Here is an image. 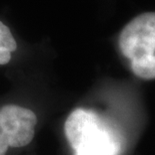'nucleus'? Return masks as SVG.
I'll return each mask as SVG.
<instances>
[{
  "instance_id": "nucleus-1",
  "label": "nucleus",
  "mask_w": 155,
  "mask_h": 155,
  "mask_svg": "<svg viewBox=\"0 0 155 155\" xmlns=\"http://www.w3.org/2000/svg\"><path fill=\"white\" fill-rule=\"evenodd\" d=\"M64 134L73 155H119L121 141L105 120L92 110L77 108L68 115Z\"/></svg>"
},
{
  "instance_id": "nucleus-2",
  "label": "nucleus",
  "mask_w": 155,
  "mask_h": 155,
  "mask_svg": "<svg viewBox=\"0 0 155 155\" xmlns=\"http://www.w3.org/2000/svg\"><path fill=\"white\" fill-rule=\"evenodd\" d=\"M37 116L33 111L18 105H5L0 109V155L10 148H22L35 136Z\"/></svg>"
},
{
  "instance_id": "nucleus-3",
  "label": "nucleus",
  "mask_w": 155,
  "mask_h": 155,
  "mask_svg": "<svg viewBox=\"0 0 155 155\" xmlns=\"http://www.w3.org/2000/svg\"><path fill=\"white\" fill-rule=\"evenodd\" d=\"M119 48L125 58L132 62L155 54V12L136 16L122 29Z\"/></svg>"
},
{
  "instance_id": "nucleus-4",
  "label": "nucleus",
  "mask_w": 155,
  "mask_h": 155,
  "mask_svg": "<svg viewBox=\"0 0 155 155\" xmlns=\"http://www.w3.org/2000/svg\"><path fill=\"white\" fill-rule=\"evenodd\" d=\"M15 38L10 29L0 21V65L8 64L11 60V54L16 51Z\"/></svg>"
},
{
  "instance_id": "nucleus-5",
  "label": "nucleus",
  "mask_w": 155,
  "mask_h": 155,
  "mask_svg": "<svg viewBox=\"0 0 155 155\" xmlns=\"http://www.w3.org/2000/svg\"><path fill=\"white\" fill-rule=\"evenodd\" d=\"M131 69L137 77L145 80L155 79V55L131 62Z\"/></svg>"
}]
</instances>
